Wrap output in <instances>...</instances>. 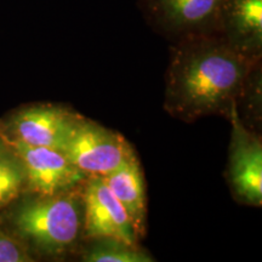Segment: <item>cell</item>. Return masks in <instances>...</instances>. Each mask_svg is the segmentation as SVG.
<instances>
[{
	"mask_svg": "<svg viewBox=\"0 0 262 262\" xmlns=\"http://www.w3.org/2000/svg\"><path fill=\"white\" fill-rule=\"evenodd\" d=\"M260 61L239 54L216 34L172 42L164 108L186 123L219 114L228 118Z\"/></svg>",
	"mask_w": 262,
	"mask_h": 262,
	"instance_id": "1",
	"label": "cell"
},
{
	"mask_svg": "<svg viewBox=\"0 0 262 262\" xmlns=\"http://www.w3.org/2000/svg\"><path fill=\"white\" fill-rule=\"evenodd\" d=\"M83 185L52 195L27 193L9 212L12 233L39 254L64 256L83 238Z\"/></svg>",
	"mask_w": 262,
	"mask_h": 262,
	"instance_id": "2",
	"label": "cell"
},
{
	"mask_svg": "<svg viewBox=\"0 0 262 262\" xmlns=\"http://www.w3.org/2000/svg\"><path fill=\"white\" fill-rule=\"evenodd\" d=\"M60 150L88 176H104L136 157L120 134L83 116L72 127Z\"/></svg>",
	"mask_w": 262,
	"mask_h": 262,
	"instance_id": "3",
	"label": "cell"
},
{
	"mask_svg": "<svg viewBox=\"0 0 262 262\" xmlns=\"http://www.w3.org/2000/svg\"><path fill=\"white\" fill-rule=\"evenodd\" d=\"M224 0H139L150 27L172 42L216 34Z\"/></svg>",
	"mask_w": 262,
	"mask_h": 262,
	"instance_id": "4",
	"label": "cell"
},
{
	"mask_svg": "<svg viewBox=\"0 0 262 262\" xmlns=\"http://www.w3.org/2000/svg\"><path fill=\"white\" fill-rule=\"evenodd\" d=\"M231 142L227 166V181L235 201L249 206L262 204V143L254 131L249 130L232 108Z\"/></svg>",
	"mask_w": 262,
	"mask_h": 262,
	"instance_id": "5",
	"label": "cell"
},
{
	"mask_svg": "<svg viewBox=\"0 0 262 262\" xmlns=\"http://www.w3.org/2000/svg\"><path fill=\"white\" fill-rule=\"evenodd\" d=\"M80 114L50 103L31 104L15 111L0 123V134L29 146L60 149Z\"/></svg>",
	"mask_w": 262,
	"mask_h": 262,
	"instance_id": "6",
	"label": "cell"
},
{
	"mask_svg": "<svg viewBox=\"0 0 262 262\" xmlns=\"http://www.w3.org/2000/svg\"><path fill=\"white\" fill-rule=\"evenodd\" d=\"M4 139L24 164L27 179L25 193L57 194L79 187L88 179L86 173L73 165L60 149L29 146L6 137Z\"/></svg>",
	"mask_w": 262,
	"mask_h": 262,
	"instance_id": "7",
	"label": "cell"
},
{
	"mask_svg": "<svg viewBox=\"0 0 262 262\" xmlns=\"http://www.w3.org/2000/svg\"><path fill=\"white\" fill-rule=\"evenodd\" d=\"M83 238H117L139 245L129 216L102 176H88L83 185Z\"/></svg>",
	"mask_w": 262,
	"mask_h": 262,
	"instance_id": "8",
	"label": "cell"
},
{
	"mask_svg": "<svg viewBox=\"0 0 262 262\" xmlns=\"http://www.w3.org/2000/svg\"><path fill=\"white\" fill-rule=\"evenodd\" d=\"M216 35L239 54L261 60L262 0H224Z\"/></svg>",
	"mask_w": 262,
	"mask_h": 262,
	"instance_id": "9",
	"label": "cell"
},
{
	"mask_svg": "<svg viewBox=\"0 0 262 262\" xmlns=\"http://www.w3.org/2000/svg\"><path fill=\"white\" fill-rule=\"evenodd\" d=\"M102 178L126 211L134 229L141 238L146 232L147 196L145 179L137 157Z\"/></svg>",
	"mask_w": 262,
	"mask_h": 262,
	"instance_id": "10",
	"label": "cell"
},
{
	"mask_svg": "<svg viewBox=\"0 0 262 262\" xmlns=\"http://www.w3.org/2000/svg\"><path fill=\"white\" fill-rule=\"evenodd\" d=\"M27 179L21 159L0 135V210L25 194Z\"/></svg>",
	"mask_w": 262,
	"mask_h": 262,
	"instance_id": "11",
	"label": "cell"
},
{
	"mask_svg": "<svg viewBox=\"0 0 262 262\" xmlns=\"http://www.w3.org/2000/svg\"><path fill=\"white\" fill-rule=\"evenodd\" d=\"M91 243L81 253L85 262H152L155 258L139 245L117 238L90 239Z\"/></svg>",
	"mask_w": 262,
	"mask_h": 262,
	"instance_id": "12",
	"label": "cell"
},
{
	"mask_svg": "<svg viewBox=\"0 0 262 262\" xmlns=\"http://www.w3.org/2000/svg\"><path fill=\"white\" fill-rule=\"evenodd\" d=\"M34 261L31 249L12 232L0 226V262Z\"/></svg>",
	"mask_w": 262,
	"mask_h": 262,
	"instance_id": "13",
	"label": "cell"
}]
</instances>
